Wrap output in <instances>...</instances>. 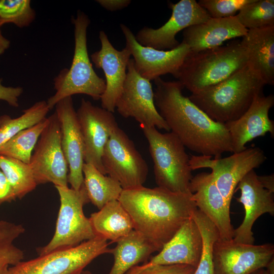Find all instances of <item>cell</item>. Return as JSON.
Returning <instances> with one entry per match:
<instances>
[{"label": "cell", "mask_w": 274, "mask_h": 274, "mask_svg": "<svg viewBox=\"0 0 274 274\" xmlns=\"http://www.w3.org/2000/svg\"><path fill=\"white\" fill-rule=\"evenodd\" d=\"M102 162L106 174L118 181L123 190L143 186L146 181L149 170L146 161L119 126L105 147Z\"/></svg>", "instance_id": "obj_9"}, {"label": "cell", "mask_w": 274, "mask_h": 274, "mask_svg": "<svg viewBox=\"0 0 274 274\" xmlns=\"http://www.w3.org/2000/svg\"><path fill=\"white\" fill-rule=\"evenodd\" d=\"M55 107L60 125L61 146L68 166V183L72 188L79 190L84 184L85 146L72 96L60 100Z\"/></svg>", "instance_id": "obj_16"}, {"label": "cell", "mask_w": 274, "mask_h": 274, "mask_svg": "<svg viewBox=\"0 0 274 274\" xmlns=\"http://www.w3.org/2000/svg\"><path fill=\"white\" fill-rule=\"evenodd\" d=\"M0 79V100L7 102L14 108L19 107V98L23 92L21 87H7L2 84Z\"/></svg>", "instance_id": "obj_37"}, {"label": "cell", "mask_w": 274, "mask_h": 274, "mask_svg": "<svg viewBox=\"0 0 274 274\" xmlns=\"http://www.w3.org/2000/svg\"><path fill=\"white\" fill-rule=\"evenodd\" d=\"M0 169L13 188L17 198H22L38 185L29 164L0 155Z\"/></svg>", "instance_id": "obj_30"}, {"label": "cell", "mask_w": 274, "mask_h": 274, "mask_svg": "<svg viewBox=\"0 0 274 274\" xmlns=\"http://www.w3.org/2000/svg\"><path fill=\"white\" fill-rule=\"evenodd\" d=\"M50 109L46 101L41 100L23 111L19 117L0 116V148L21 130L32 126L46 118Z\"/></svg>", "instance_id": "obj_28"}, {"label": "cell", "mask_w": 274, "mask_h": 274, "mask_svg": "<svg viewBox=\"0 0 274 274\" xmlns=\"http://www.w3.org/2000/svg\"><path fill=\"white\" fill-rule=\"evenodd\" d=\"M257 179L261 185L272 193L274 192V174L257 176Z\"/></svg>", "instance_id": "obj_40"}, {"label": "cell", "mask_w": 274, "mask_h": 274, "mask_svg": "<svg viewBox=\"0 0 274 274\" xmlns=\"http://www.w3.org/2000/svg\"><path fill=\"white\" fill-rule=\"evenodd\" d=\"M141 127L148 143L157 187L172 192L192 194L190 159L182 143L170 131L161 133L155 127Z\"/></svg>", "instance_id": "obj_6"}, {"label": "cell", "mask_w": 274, "mask_h": 274, "mask_svg": "<svg viewBox=\"0 0 274 274\" xmlns=\"http://www.w3.org/2000/svg\"><path fill=\"white\" fill-rule=\"evenodd\" d=\"M24 231L21 224L0 220V264L13 266L22 261L24 252L14 242Z\"/></svg>", "instance_id": "obj_33"}, {"label": "cell", "mask_w": 274, "mask_h": 274, "mask_svg": "<svg viewBox=\"0 0 274 274\" xmlns=\"http://www.w3.org/2000/svg\"><path fill=\"white\" fill-rule=\"evenodd\" d=\"M272 244L254 245L218 239L214 244V274H251L265 267L273 257Z\"/></svg>", "instance_id": "obj_13"}, {"label": "cell", "mask_w": 274, "mask_h": 274, "mask_svg": "<svg viewBox=\"0 0 274 274\" xmlns=\"http://www.w3.org/2000/svg\"><path fill=\"white\" fill-rule=\"evenodd\" d=\"M247 31L235 16L210 17L204 22L185 29L182 42L189 47L190 52H196L221 46L227 40L244 37Z\"/></svg>", "instance_id": "obj_23"}, {"label": "cell", "mask_w": 274, "mask_h": 274, "mask_svg": "<svg viewBox=\"0 0 274 274\" xmlns=\"http://www.w3.org/2000/svg\"><path fill=\"white\" fill-rule=\"evenodd\" d=\"M60 198V208L54 234L45 246L38 248L39 255L75 247L96 236L83 207L90 202L85 186L75 190L68 186H55Z\"/></svg>", "instance_id": "obj_7"}, {"label": "cell", "mask_w": 274, "mask_h": 274, "mask_svg": "<svg viewBox=\"0 0 274 274\" xmlns=\"http://www.w3.org/2000/svg\"><path fill=\"white\" fill-rule=\"evenodd\" d=\"M190 190L196 207L216 227L219 239H232L234 229L231 222L230 207L216 186L211 173L202 172L193 176Z\"/></svg>", "instance_id": "obj_21"}, {"label": "cell", "mask_w": 274, "mask_h": 274, "mask_svg": "<svg viewBox=\"0 0 274 274\" xmlns=\"http://www.w3.org/2000/svg\"><path fill=\"white\" fill-rule=\"evenodd\" d=\"M107 240L98 236L73 247L56 250L9 267L6 274H75L94 259L111 253Z\"/></svg>", "instance_id": "obj_8"}, {"label": "cell", "mask_w": 274, "mask_h": 274, "mask_svg": "<svg viewBox=\"0 0 274 274\" xmlns=\"http://www.w3.org/2000/svg\"><path fill=\"white\" fill-rule=\"evenodd\" d=\"M47 123L46 117L36 125L20 131L0 148V155L29 164L32 152Z\"/></svg>", "instance_id": "obj_29"}, {"label": "cell", "mask_w": 274, "mask_h": 274, "mask_svg": "<svg viewBox=\"0 0 274 274\" xmlns=\"http://www.w3.org/2000/svg\"><path fill=\"white\" fill-rule=\"evenodd\" d=\"M89 218L95 235L110 240L111 244L133 230L131 218L118 200L107 203Z\"/></svg>", "instance_id": "obj_25"}, {"label": "cell", "mask_w": 274, "mask_h": 274, "mask_svg": "<svg viewBox=\"0 0 274 274\" xmlns=\"http://www.w3.org/2000/svg\"><path fill=\"white\" fill-rule=\"evenodd\" d=\"M265 85L247 65L221 82L188 97L211 119L225 124L239 118L254 98L263 93Z\"/></svg>", "instance_id": "obj_3"}, {"label": "cell", "mask_w": 274, "mask_h": 274, "mask_svg": "<svg viewBox=\"0 0 274 274\" xmlns=\"http://www.w3.org/2000/svg\"><path fill=\"white\" fill-rule=\"evenodd\" d=\"M253 0H200L199 5L204 8L212 18H222L233 17L244 6Z\"/></svg>", "instance_id": "obj_35"}, {"label": "cell", "mask_w": 274, "mask_h": 274, "mask_svg": "<svg viewBox=\"0 0 274 274\" xmlns=\"http://www.w3.org/2000/svg\"><path fill=\"white\" fill-rule=\"evenodd\" d=\"M120 27L126 40L125 47L133 57L135 70L141 77L150 81L166 74L173 76L190 52L189 47L183 42L169 50L143 46L137 42L128 26L120 24Z\"/></svg>", "instance_id": "obj_15"}, {"label": "cell", "mask_w": 274, "mask_h": 274, "mask_svg": "<svg viewBox=\"0 0 274 274\" xmlns=\"http://www.w3.org/2000/svg\"><path fill=\"white\" fill-rule=\"evenodd\" d=\"M155 105L167 125L184 146L203 155L221 158L232 152L230 136L224 124L211 119L182 93L178 81L154 80Z\"/></svg>", "instance_id": "obj_1"}, {"label": "cell", "mask_w": 274, "mask_h": 274, "mask_svg": "<svg viewBox=\"0 0 274 274\" xmlns=\"http://www.w3.org/2000/svg\"><path fill=\"white\" fill-rule=\"evenodd\" d=\"M76 113L84 143V162L106 175L102 156L111 135L118 127L116 118L113 113L84 98Z\"/></svg>", "instance_id": "obj_14"}, {"label": "cell", "mask_w": 274, "mask_h": 274, "mask_svg": "<svg viewBox=\"0 0 274 274\" xmlns=\"http://www.w3.org/2000/svg\"><path fill=\"white\" fill-rule=\"evenodd\" d=\"M254 169L247 173L237 184L235 191L240 190L236 200L245 209V216L242 224L234 229L232 239L237 243L253 244L255 239L252 229L255 221L262 215H274L273 193L260 183Z\"/></svg>", "instance_id": "obj_19"}, {"label": "cell", "mask_w": 274, "mask_h": 274, "mask_svg": "<svg viewBox=\"0 0 274 274\" xmlns=\"http://www.w3.org/2000/svg\"><path fill=\"white\" fill-rule=\"evenodd\" d=\"M99 39L101 48L91 55V59L97 68L102 70L106 78V89L100 99L101 108L114 113L123 90L131 55L126 47L121 50L116 49L104 31H99Z\"/></svg>", "instance_id": "obj_17"}, {"label": "cell", "mask_w": 274, "mask_h": 274, "mask_svg": "<svg viewBox=\"0 0 274 274\" xmlns=\"http://www.w3.org/2000/svg\"><path fill=\"white\" fill-rule=\"evenodd\" d=\"M1 28V26H0V55L3 54L10 45V41L3 35Z\"/></svg>", "instance_id": "obj_41"}, {"label": "cell", "mask_w": 274, "mask_h": 274, "mask_svg": "<svg viewBox=\"0 0 274 274\" xmlns=\"http://www.w3.org/2000/svg\"><path fill=\"white\" fill-rule=\"evenodd\" d=\"M197 225L202 239L201 257L194 274H214L213 260V246L219 238L218 231L215 225L198 209L192 215Z\"/></svg>", "instance_id": "obj_31"}, {"label": "cell", "mask_w": 274, "mask_h": 274, "mask_svg": "<svg viewBox=\"0 0 274 274\" xmlns=\"http://www.w3.org/2000/svg\"><path fill=\"white\" fill-rule=\"evenodd\" d=\"M111 249L114 264L109 274H125L141 262H146L158 249L150 241L135 230L119 239Z\"/></svg>", "instance_id": "obj_26"}, {"label": "cell", "mask_w": 274, "mask_h": 274, "mask_svg": "<svg viewBox=\"0 0 274 274\" xmlns=\"http://www.w3.org/2000/svg\"><path fill=\"white\" fill-rule=\"evenodd\" d=\"M192 195L142 186L123 190L118 200L130 216L133 230L159 252L197 209Z\"/></svg>", "instance_id": "obj_2"}, {"label": "cell", "mask_w": 274, "mask_h": 274, "mask_svg": "<svg viewBox=\"0 0 274 274\" xmlns=\"http://www.w3.org/2000/svg\"><path fill=\"white\" fill-rule=\"evenodd\" d=\"M169 6L172 15L164 25L157 29L145 26L135 35L141 45L159 50L173 49L180 44L176 38L179 32L211 17L195 0H181Z\"/></svg>", "instance_id": "obj_12"}, {"label": "cell", "mask_w": 274, "mask_h": 274, "mask_svg": "<svg viewBox=\"0 0 274 274\" xmlns=\"http://www.w3.org/2000/svg\"><path fill=\"white\" fill-rule=\"evenodd\" d=\"M84 185L90 202L99 210L107 203L118 200L123 189L118 181L102 174L93 165L83 166Z\"/></svg>", "instance_id": "obj_27"}, {"label": "cell", "mask_w": 274, "mask_h": 274, "mask_svg": "<svg viewBox=\"0 0 274 274\" xmlns=\"http://www.w3.org/2000/svg\"><path fill=\"white\" fill-rule=\"evenodd\" d=\"M16 199L13 188L0 169V206L6 202H11Z\"/></svg>", "instance_id": "obj_38"}, {"label": "cell", "mask_w": 274, "mask_h": 274, "mask_svg": "<svg viewBox=\"0 0 274 274\" xmlns=\"http://www.w3.org/2000/svg\"><path fill=\"white\" fill-rule=\"evenodd\" d=\"M72 20L75 40L73 60L70 68H63L53 79L56 92L46 101L50 110L62 99L77 94H86L95 100H99L106 89L105 80L96 74L88 55L87 32L90 20L80 10Z\"/></svg>", "instance_id": "obj_5"}, {"label": "cell", "mask_w": 274, "mask_h": 274, "mask_svg": "<svg viewBox=\"0 0 274 274\" xmlns=\"http://www.w3.org/2000/svg\"><path fill=\"white\" fill-rule=\"evenodd\" d=\"M266 159L263 151L257 147L247 148L227 157L209 159L207 168L212 169L214 182L229 207L239 181Z\"/></svg>", "instance_id": "obj_20"}, {"label": "cell", "mask_w": 274, "mask_h": 274, "mask_svg": "<svg viewBox=\"0 0 274 274\" xmlns=\"http://www.w3.org/2000/svg\"><path fill=\"white\" fill-rule=\"evenodd\" d=\"M8 265L0 264V274H6L9 268Z\"/></svg>", "instance_id": "obj_43"}, {"label": "cell", "mask_w": 274, "mask_h": 274, "mask_svg": "<svg viewBox=\"0 0 274 274\" xmlns=\"http://www.w3.org/2000/svg\"><path fill=\"white\" fill-rule=\"evenodd\" d=\"M241 44L248 57L247 65L266 85L274 84V26L249 29Z\"/></svg>", "instance_id": "obj_24"}, {"label": "cell", "mask_w": 274, "mask_h": 274, "mask_svg": "<svg viewBox=\"0 0 274 274\" xmlns=\"http://www.w3.org/2000/svg\"><path fill=\"white\" fill-rule=\"evenodd\" d=\"M47 118L29 165L38 185L52 183L55 187L68 186L69 169L61 146L60 123L55 112Z\"/></svg>", "instance_id": "obj_10"}, {"label": "cell", "mask_w": 274, "mask_h": 274, "mask_svg": "<svg viewBox=\"0 0 274 274\" xmlns=\"http://www.w3.org/2000/svg\"><path fill=\"white\" fill-rule=\"evenodd\" d=\"M96 2L110 11L122 10L128 7L131 2L130 0H97Z\"/></svg>", "instance_id": "obj_39"}, {"label": "cell", "mask_w": 274, "mask_h": 274, "mask_svg": "<svg viewBox=\"0 0 274 274\" xmlns=\"http://www.w3.org/2000/svg\"><path fill=\"white\" fill-rule=\"evenodd\" d=\"M235 17L248 30L274 26V1L253 0Z\"/></svg>", "instance_id": "obj_32"}, {"label": "cell", "mask_w": 274, "mask_h": 274, "mask_svg": "<svg viewBox=\"0 0 274 274\" xmlns=\"http://www.w3.org/2000/svg\"><path fill=\"white\" fill-rule=\"evenodd\" d=\"M248 57L241 41L226 46L189 52L173 75L192 93L215 85L247 65Z\"/></svg>", "instance_id": "obj_4"}, {"label": "cell", "mask_w": 274, "mask_h": 274, "mask_svg": "<svg viewBox=\"0 0 274 274\" xmlns=\"http://www.w3.org/2000/svg\"><path fill=\"white\" fill-rule=\"evenodd\" d=\"M84 274H92L89 271H83Z\"/></svg>", "instance_id": "obj_45"}, {"label": "cell", "mask_w": 274, "mask_h": 274, "mask_svg": "<svg viewBox=\"0 0 274 274\" xmlns=\"http://www.w3.org/2000/svg\"><path fill=\"white\" fill-rule=\"evenodd\" d=\"M127 70L123 90L115 109L123 117L133 118L141 126L155 127L170 131L156 109L150 81L136 72L132 58L130 59Z\"/></svg>", "instance_id": "obj_11"}, {"label": "cell", "mask_w": 274, "mask_h": 274, "mask_svg": "<svg viewBox=\"0 0 274 274\" xmlns=\"http://www.w3.org/2000/svg\"><path fill=\"white\" fill-rule=\"evenodd\" d=\"M265 267L270 274H274V259L273 257L268 261Z\"/></svg>", "instance_id": "obj_42"}, {"label": "cell", "mask_w": 274, "mask_h": 274, "mask_svg": "<svg viewBox=\"0 0 274 274\" xmlns=\"http://www.w3.org/2000/svg\"><path fill=\"white\" fill-rule=\"evenodd\" d=\"M36 15L29 0H0V26L12 23L19 28L28 27Z\"/></svg>", "instance_id": "obj_34"}, {"label": "cell", "mask_w": 274, "mask_h": 274, "mask_svg": "<svg viewBox=\"0 0 274 274\" xmlns=\"http://www.w3.org/2000/svg\"><path fill=\"white\" fill-rule=\"evenodd\" d=\"M75 274H84L83 271L75 273Z\"/></svg>", "instance_id": "obj_46"}, {"label": "cell", "mask_w": 274, "mask_h": 274, "mask_svg": "<svg viewBox=\"0 0 274 274\" xmlns=\"http://www.w3.org/2000/svg\"><path fill=\"white\" fill-rule=\"evenodd\" d=\"M274 105V96H257L248 110L238 119L225 123L231 140L233 153L241 152L246 144L257 137L269 132L274 136V122L269 118V111Z\"/></svg>", "instance_id": "obj_22"}, {"label": "cell", "mask_w": 274, "mask_h": 274, "mask_svg": "<svg viewBox=\"0 0 274 274\" xmlns=\"http://www.w3.org/2000/svg\"><path fill=\"white\" fill-rule=\"evenodd\" d=\"M202 249L201 233L196 222L188 218L159 253L149 261L134 266L127 272L132 273L156 265L187 264L196 268Z\"/></svg>", "instance_id": "obj_18"}, {"label": "cell", "mask_w": 274, "mask_h": 274, "mask_svg": "<svg viewBox=\"0 0 274 274\" xmlns=\"http://www.w3.org/2000/svg\"><path fill=\"white\" fill-rule=\"evenodd\" d=\"M196 268L187 264L156 265L125 274H194Z\"/></svg>", "instance_id": "obj_36"}, {"label": "cell", "mask_w": 274, "mask_h": 274, "mask_svg": "<svg viewBox=\"0 0 274 274\" xmlns=\"http://www.w3.org/2000/svg\"><path fill=\"white\" fill-rule=\"evenodd\" d=\"M251 274H270L266 269L264 268L259 269L253 272Z\"/></svg>", "instance_id": "obj_44"}]
</instances>
